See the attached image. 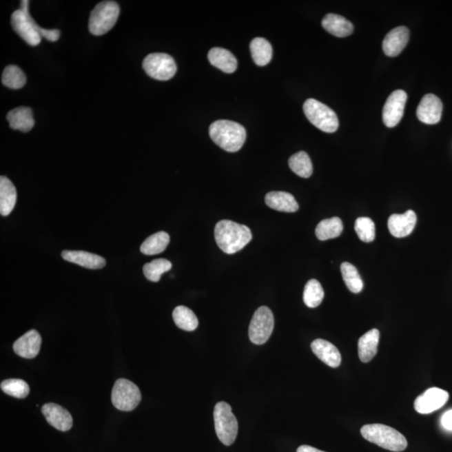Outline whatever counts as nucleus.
<instances>
[{"mask_svg": "<svg viewBox=\"0 0 452 452\" xmlns=\"http://www.w3.org/2000/svg\"><path fill=\"white\" fill-rule=\"evenodd\" d=\"M21 10H15L11 17L13 29L27 44L31 46L40 45L41 37L30 21L29 1H21Z\"/></svg>", "mask_w": 452, "mask_h": 452, "instance_id": "9d476101", "label": "nucleus"}, {"mask_svg": "<svg viewBox=\"0 0 452 452\" xmlns=\"http://www.w3.org/2000/svg\"><path fill=\"white\" fill-rule=\"evenodd\" d=\"M17 201V191L9 178L0 177V214L9 216Z\"/></svg>", "mask_w": 452, "mask_h": 452, "instance_id": "5701e85b", "label": "nucleus"}, {"mask_svg": "<svg viewBox=\"0 0 452 452\" xmlns=\"http://www.w3.org/2000/svg\"><path fill=\"white\" fill-rule=\"evenodd\" d=\"M416 221V214L413 210H407L404 214H393L389 218V231L396 238H404L411 235Z\"/></svg>", "mask_w": 452, "mask_h": 452, "instance_id": "4468645a", "label": "nucleus"}, {"mask_svg": "<svg viewBox=\"0 0 452 452\" xmlns=\"http://www.w3.org/2000/svg\"><path fill=\"white\" fill-rule=\"evenodd\" d=\"M0 387L8 395L13 396L17 399H24L30 393L29 384L22 380H6L2 382Z\"/></svg>", "mask_w": 452, "mask_h": 452, "instance_id": "f704fd0d", "label": "nucleus"}, {"mask_svg": "<svg viewBox=\"0 0 452 452\" xmlns=\"http://www.w3.org/2000/svg\"><path fill=\"white\" fill-rule=\"evenodd\" d=\"M175 325L179 329L192 332L197 329L198 320L194 311L185 306H178L173 311Z\"/></svg>", "mask_w": 452, "mask_h": 452, "instance_id": "c85d7f7f", "label": "nucleus"}, {"mask_svg": "<svg viewBox=\"0 0 452 452\" xmlns=\"http://www.w3.org/2000/svg\"><path fill=\"white\" fill-rule=\"evenodd\" d=\"M208 59L210 64L221 70L222 72L229 74L235 72L238 65L235 56L228 50L223 48H217L210 50Z\"/></svg>", "mask_w": 452, "mask_h": 452, "instance_id": "393cba45", "label": "nucleus"}, {"mask_svg": "<svg viewBox=\"0 0 452 452\" xmlns=\"http://www.w3.org/2000/svg\"><path fill=\"white\" fill-rule=\"evenodd\" d=\"M41 337L37 330H30L14 342L13 349L17 356L22 358H36L40 352Z\"/></svg>", "mask_w": 452, "mask_h": 452, "instance_id": "f3484780", "label": "nucleus"}, {"mask_svg": "<svg viewBox=\"0 0 452 452\" xmlns=\"http://www.w3.org/2000/svg\"><path fill=\"white\" fill-rule=\"evenodd\" d=\"M214 427L218 438L225 446H231L238 434V422L233 415L231 405L217 403L214 410Z\"/></svg>", "mask_w": 452, "mask_h": 452, "instance_id": "39448f33", "label": "nucleus"}, {"mask_svg": "<svg viewBox=\"0 0 452 452\" xmlns=\"http://www.w3.org/2000/svg\"><path fill=\"white\" fill-rule=\"evenodd\" d=\"M443 105L439 97L433 94L424 96L417 108V118L426 124H436L442 119Z\"/></svg>", "mask_w": 452, "mask_h": 452, "instance_id": "ddd939ff", "label": "nucleus"}, {"mask_svg": "<svg viewBox=\"0 0 452 452\" xmlns=\"http://www.w3.org/2000/svg\"><path fill=\"white\" fill-rule=\"evenodd\" d=\"M172 268V263L166 259L159 258L143 266V274L151 282H158L161 276Z\"/></svg>", "mask_w": 452, "mask_h": 452, "instance_id": "72a5a7b5", "label": "nucleus"}, {"mask_svg": "<svg viewBox=\"0 0 452 452\" xmlns=\"http://www.w3.org/2000/svg\"><path fill=\"white\" fill-rule=\"evenodd\" d=\"M141 400V392L134 383L125 379L116 381L112 389V401L118 410L123 411L134 410Z\"/></svg>", "mask_w": 452, "mask_h": 452, "instance_id": "0eeeda50", "label": "nucleus"}, {"mask_svg": "<svg viewBox=\"0 0 452 452\" xmlns=\"http://www.w3.org/2000/svg\"><path fill=\"white\" fill-rule=\"evenodd\" d=\"M274 329V316L267 307L256 311L249 327V338L253 344L262 345L268 341Z\"/></svg>", "mask_w": 452, "mask_h": 452, "instance_id": "1a4fd4ad", "label": "nucleus"}, {"mask_svg": "<svg viewBox=\"0 0 452 452\" xmlns=\"http://www.w3.org/2000/svg\"><path fill=\"white\" fill-rule=\"evenodd\" d=\"M410 30L407 27L400 26L389 31L383 41V50L389 57H395L403 52L407 45Z\"/></svg>", "mask_w": 452, "mask_h": 452, "instance_id": "dca6fc26", "label": "nucleus"}, {"mask_svg": "<svg viewBox=\"0 0 452 452\" xmlns=\"http://www.w3.org/2000/svg\"><path fill=\"white\" fill-rule=\"evenodd\" d=\"M354 228H356L358 238L364 241V243H369L375 240L376 225L370 218H358Z\"/></svg>", "mask_w": 452, "mask_h": 452, "instance_id": "c9c22d12", "label": "nucleus"}, {"mask_svg": "<svg viewBox=\"0 0 452 452\" xmlns=\"http://www.w3.org/2000/svg\"><path fill=\"white\" fill-rule=\"evenodd\" d=\"M170 237L169 234L165 232H159L154 234L144 240L140 251L144 255L154 256L161 254L166 250L169 245Z\"/></svg>", "mask_w": 452, "mask_h": 452, "instance_id": "a878e982", "label": "nucleus"}, {"mask_svg": "<svg viewBox=\"0 0 452 452\" xmlns=\"http://www.w3.org/2000/svg\"><path fill=\"white\" fill-rule=\"evenodd\" d=\"M41 411L48 422L56 430L68 431L72 427V415L61 405L48 403L43 405Z\"/></svg>", "mask_w": 452, "mask_h": 452, "instance_id": "2eb2a0df", "label": "nucleus"}, {"mask_svg": "<svg viewBox=\"0 0 452 452\" xmlns=\"http://www.w3.org/2000/svg\"><path fill=\"white\" fill-rule=\"evenodd\" d=\"M209 136L222 150L236 153L244 145L247 139V131L239 123L229 120H219L210 125Z\"/></svg>", "mask_w": 452, "mask_h": 452, "instance_id": "f03ea898", "label": "nucleus"}, {"mask_svg": "<svg viewBox=\"0 0 452 452\" xmlns=\"http://www.w3.org/2000/svg\"><path fill=\"white\" fill-rule=\"evenodd\" d=\"M449 393L439 388H431L417 397L415 410L420 414L427 415L439 410L449 400Z\"/></svg>", "mask_w": 452, "mask_h": 452, "instance_id": "9b49d317", "label": "nucleus"}, {"mask_svg": "<svg viewBox=\"0 0 452 452\" xmlns=\"http://www.w3.org/2000/svg\"><path fill=\"white\" fill-rule=\"evenodd\" d=\"M289 167L298 176L302 178H309L313 174L314 167L309 154L301 151L292 155L289 158Z\"/></svg>", "mask_w": 452, "mask_h": 452, "instance_id": "c756f323", "label": "nucleus"}, {"mask_svg": "<svg viewBox=\"0 0 452 452\" xmlns=\"http://www.w3.org/2000/svg\"><path fill=\"white\" fill-rule=\"evenodd\" d=\"M119 14V6L115 1H103L97 3L90 15V32L96 37L103 36L115 25Z\"/></svg>", "mask_w": 452, "mask_h": 452, "instance_id": "20e7f679", "label": "nucleus"}, {"mask_svg": "<svg viewBox=\"0 0 452 452\" xmlns=\"http://www.w3.org/2000/svg\"><path fill=\"white\" fill-rule=\"evenodd\" d=\"M407 101V94L403 90H397L391 93L383 109V121L385 126L395 127L398 125L402 119Z\"/></svg>", "mask_w": 452, "mask_h": 452, "instance_id": "f8f14e48", "label": "nucleus"}, {"mask_svg": "<svg viewBox=\"0 0 452 452\" xmlns=\"http://www.w3.org/2000/svg\"><path fill=\"white\" fill-rule=\"evenodd\" d=\"M311 349L315 356L329 367L338 368L341 364V353L330 342L321 338L316 339L311 342Z\"/></svg>", "mask_w": 452, "mask_h": 452, "instance_id": "a211bd4d", "label": "nucleus"}, {"mask_svg": "<svg viewBox=\"0 0 452 452\" xmlns=\"http://www.w3.org/2000/svg\"><path fill=\"white\" fill-rule=\"evenodd\" d=\"M297 452H325L322 451L320 450L317 449V448H314L313 446H301L298 448Z\"/></svg>", "mask_w": 452, "mask_h": 452, "instance_id": "4c0bfd02", "label": "nucleus"}, {"mask_svg": "<svg viewBox=\"0 0 452 452\" xmlns=\"http://www.w3.org/2000/svg\"><path fill=\"white\" fill-rule=\"evenodd\" d=\"M143 68L147 75L158 81L170 80L177 72L174 58L165 53L149 54L143 60Z\"/></svg>", "mask_w": 452, "mask_h": 452, "instance_id": "6e6552de", "label": "nucleus"}, {"mask_svg": "<svg viewBox=\"0 0 452 452\" xmlns=\"http://www.w3.org/2000/svg\"><path fill=\"white\" fill-rule=\"evenodd\" d=\"M7 120L9 121L10 127L12 130L23 132L30 131L34 125L32 110L29 107L13 109L8 113Z\"/></svg>", "mask_w": 452, "mask_h": 452, "instance_id": "b1692460", "label": "nucleus"}, {"mask_svg": "<svg viewBox=\"0 0 452 452\" xmlns=\"http://www.w3.org/2000/svg\"><path fill=\"white\" fill-rule=\"evenodd\" d=\"M361 435L368 442L384 449L400 452L407 449V438L395 429L382 424H365L360 430Z\"/></svg>", "mask_w": 452, "mask_h": 452, "instance_id": "7ed1b4c3", "label": "nucleus"}, {"mask_svg": "<svg viewBox=\"0 0 452 452\" xmlns=\"http://www.w3.org/2000/svg\"><path fill=\"white\" fill-rule=\"evenodd\" d=\"M442 424L446 430L452 431V410L447 411L443 415Z\"/></svg>", "mask_w": 452, "mask_h": 452, "instance_id": "e433bc0d", "label": "nucleus"}, {"mask_svg": "<svg viewBox=\"0 0 452 452\" xmlns=\"http://www.w3.org/2000/svg\"><path fill=\"white\" fill-rule=\"evenodd\" d=\"M344 225L338 217L330 218L323 220L316 228V236L320 240H327L337 238L341 235Z\"/></svg>", "mask_w": 452, "mask_h": 452, "instance_id": "bb28decb", "label": "nucleus"}, {"mask_svg": "<svg viewBox=\"0 0 452 452\" xmlns=\"http://www.w3.org/2000/svg\"><path fill=\"white\" fill-rule=\"evenodd\" d=\"M322 25L327 32L337 37H347L353 32L352 23L338 14H327L322 19Z\"/></svg>", "mask_w": 452, "mask_h": 452, "instance_id": "4be33fe9", "label": "nucleus"}, {"mask_svg": "<svg viewBox=\"0 0 452 452\" xmlns=\"http://www.w3.org/2000/svg\"><path fill=\"white\" fill-rule=\"evenodd\" d=\"M380 336V331L373 329L364 334L358 340V357L363 363H369L376 356Z\"/></svg>", "mask_w": 452, "mask_h": 452, "instance_id": "412c9836", "label": "nucleus"}, {"mask_svg": "<svg viewBox=\"0 0 452 452\" xmlns=\"http://www.w3.org/2000/svg\"><path fill=\"white\" fill-rule=\"evenodd\" d=\"M323 298H325V291L320 282L315 279L309 280L303 292V301L306 306L314 309L320 305Z\"/></svg>", "mask_w": 452, "mask_h": 452, "instance_id": "7c9ffc66", "label": "nucleus"}, {"mask_svg": "<svg viewBox=\"0 0 452 452\" xmlns=\"http://www.w3.org/2000/svg\"><path fill=\"white\" fill-rule=\"evenodd\" d=\"M214 238L226 254H235L252 240L251 229L232 220L218 222L214 228Z\"/></svg>", "mask_w": 452, "mask_h": 452, "instance_id": "f257e3e1", "label": "nucleus"}, {"mask_svg": "<svg viewBox=\"0 0 452 452\" xmlns=\"http://www.w3.org/2000/svg\"><path fill=\"white\" fill-rule=\"evenodd\" d=\"M250 48L252 59L257 65L264 66L271 61L272 48L266 39L255 38L251 43Z\"/></svg>", "mask_w": 452, "mask_h": 452, "instance_id": "cd10ccee", "label": "nucleus"}, {"mask_svg": "<svg viewBox=\"0 0 452 452\" xmlns=\"http://www.w3.org/2000/svg\"><path fill=\"white\" fill-rule=\"evenodd\" d=\"M62 258L88 269H101L106 266V260L99 255L83 251H63Z\"/></svg>", "mask_w": 452, "mask_h": 452, "instance_id": "6ab92c4d", "label": "nucleus"}, {"mask_svg": "<svg viewBox=\"0 0 452 452\" xmlns=\"http://www.w3.org/2000/svg\"><path fill=\"white\" fill-rule=\"evenodd\" d=\"M340 269L347 287L353 294H360L363 290L364 282L357 268L351 263H344L341 265Z\"/></svg>", "mask_w": 452, "mask_h": 452, "instance_id": "2f4dec72", "label": "nucleus"}, {"mask_svg": "<svg viewBox=\"0 0 452 452\" xmlns=\"http://www.w3.org/2000/svg\"><path fill=\"white\" fill-rule=\"evenodd\" d=\"M2 83L10 89H21L26 83V76L17 65H10L3 72Z\"/></svg>", "mask_w": 452, "mask_h": 452, "instance_id": "473e14b6", "label": "nucleus"}, {"mask_svg": "<svg viewBox=\"0 0 452 452\" xmlns=\"http://www.w3.org/2000/svg\"><path fill=\"white\" fill-rule=\"evenodd\" d=\"M307 119L318 130L327 134L338 130L339 123L336 113L325 104L315 99H307L303 105Z\"/></svg>", "mask_w": 452, "mask_h": 452, "instance_id": "423d86ee", "label": "nucleus"}, {"mask_svg": "<svg viewBox=\"0 0 452 452\" xmlns=\"http://www.w3.org/2000/svg\"><path fill=\"white\" fill-rule=\"evenodd\" d=\"M269 207L280 212L294 213L299 209L298 203L292 194L283 191H272L265 198Z\"/></svg>", "mask_w": 452, "mask_h": 452, "instance_id": "aec40b11", "label": "nucleus"}]
</instances>
